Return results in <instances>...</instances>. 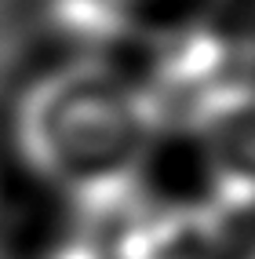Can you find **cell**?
<instances>
[{"label": "cell", "instance_id": "6", "mask_svg": "<svg viewBox=\"0 0 255 259\" xmlns=\"http://www.w3.org/2000/svg\"><path fill=\"white\" fill-rule=\"evenodd\" d=\"M131 4H135V8H139V4H142V0H131Z\"/></svg>", "mask_w": 255, "mask_h": 259}, {"label": "cell", "instance_id": "4", "mask_svg": "<svg viewBox=\"0 0 255 259\" xmlns=\"http://www.w3.org/2000/svg\"><path fill=\"white\" fill-rule=\"evenodd\" d=\"M4 168H8V161H4V146H0V194H4Z\"/></svg>", "mask_w": 255, "mask_h": 259}, {"label": "cell", "instance_id": "2", "mask_svg": "<svg viewBox=\"0 0 255 259\" xmlns=\"http://www.w3.org/2000/svg\"><path fill=\"white\" fill-rule=\"evenodd\" d=\"M179 132L193 153L200 197L230 223L255 215V77L200 106Z\"/></svg>", "mask_w": 255, "mask_h": 259}, {"label": "cell", "instance_id": "1", "mask_svg": "<svg viewBox=\"0 0 255 259\" xmlns=\"http://www.w3.org/2000/svg\"><path fill=\"white\" fill-rule=\"evenodd\" d=\"M161 135L124 62L95 55H55L26 73L0 120L4 161L102 230L149 190Z\"/></svg>", "mask_w": 255, "mask_h": 259}, {"label": "cell", "instance_id": "5", "mask_svg": "<svg viewBox=\"0 0 255 259\" xmlns=\"http://www.w3.org/2000/svg\"><path fill=\"white\" fill-rule=\"evenodd\" d=\"M241 259H255V245H251V248H248V252H244Z\"/></svg>", "mask_w": 255, "mask_h": 259}, {"label": "cell", "instance_id": "3", "mask_svg": "<svg viewBox=\"0 0 255 259\" xmlns=\"http://www.w3.org/2000/svg\"><path fill=\"white\" fill-rule=\"evenodd\" d=\"M233 223L212 201L139 194L106 227V259H226Z\"/></svg>", "mask_w": 255, "mask_h": 259}]
</instances>
